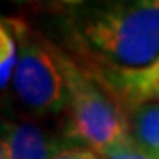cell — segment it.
Returning <instances> with one entry per match:
<instances>
[{
  "mask_svg": "<svg viewBox=\"0 0 159 159\" xmlns=\"http://www.w3.org/2000/svg\"><path fill=\"white\" fill-rule=\"evenodd\" d=\"M56 21L104 75L142 71L159 58V0L63 2Z\"/></svg>",
  "mask_w": 159,
  "mask_h": 159,
  "instance_id": "obj_1",
  "label": "cell"
},
{
  "mask_svg": "<svg viewBox=\"0 0 159 159\" xmlns=\"http://www.w3.org/2000/svg\"><path fill=\"white\" fill-rule=\"evenodd\" d=\"M58 56L63 67L69 109V134L75 142L98 153L132 138L129 121L115 100L102 88L86 69H81L61 48Z\"/></svg>",
  "mask_w": 159,
  "mask_h": 159,
  "instance_id": "obj_2",
  "label": "cell"
},
{
  "mask_svg": "<svg viewBox=\"0 0 159 159\" xmlns=\"http://www.w3.org/2000/svg\"><path fill=\"white\" fill-rule=\"evenodd\" d=\"M17 39V65L12 88L35 115H52L67 107V86L58 46L31 31L25 21L10 19Z\"/></svg>",
  "mask_w": 159,
  "mask_h": 159,
  "instance_id": "obj_3",
  "label": "cell"
},
{
  "mask_svg": "<svg viewBox=\"0 0 159 159\" xmlns=\"http://www.w3.org/2000/svg\"><path fill=\"white\" fill-rule=\"evenodd\" d=\"M0 138L6 148V159H54L58 153L79 146L69 134L54 136L33 123L6 119H0Z\"/></svg>",
  "mask_w": 159,
  "mask_h": 159,
  "instance_id": "obj_4",
  "label": "cell"
},
{
  "mask_svg": "<svg viewBox=\"0 0 159 159\" xmlns=\"http://www.w3.org/2000/svg\"><path fill=\"white\" fill-rule=\"evenodd\" d=\"M107 86L117 92L119 98L127 100L129 104H140V102H159V58L142 71L134 73H115L104 75Z\"/></svg>",
  "mask_w": 159,
  "mask_h": 159,
  "instance_id": "obj_5",
  "label": "cell"
},
{
  "mask_svg": "<svg viewBox=\"0 0 159 159\" xmlns=\"http://www.w3.org/2000/svg\"><path fill=\"white\" fill-rule=\"evenodd\" d=\"M127 121L132 138L144 150L159 155V102L152 100L134 104Z\"/></svg>",
  "mask_w": 159,
  "mask_h": 159,
  "instance_id": "obj_6",
  "label": "cell"
},
{
  "mask_svg": "<svg viewBox=\"0 0 159 159\" xmlns=\"http://www.w3.org/2000/svg\"><path fill=\"white\" fill-rule=\"evenodd\" d=\"M17 65V39L8 17L0 16V90L12 84Z\"/></svg>",
  "mask_w": 159,
  "mask_h": 159,
  "instance_id": "obj_7",
  "label": "cell"
},
{
  "mask_svg": "<svg viewBox=\"0 0 159 159\" xmlns=\"http://www.w3.org/2000/svg\"><path fill=\"white\" fill-rule=\"evenodd\" d=\"M100 155L102 159H159V155L144 150L134 138H130L129 142H125L121 146L111 148V150L102 152Z\"/></svg>",
  "mask_w": 159,
  "mask_h": 159,
  "instance_id": "obj_8",
  "label": "cell"
},
{
  "mask_svg": "<svg viewBox=\"0 0 159 159\" xmlns=\"http://www.w3.org/2000/svg\"><path fill=\"white\" fill-rule=\"evenodd\" d=\"M54 159H102V155L86 146H73L69 150L58 153Z\"/></svg>",
  "mask_w": 159,
  "mask_h": 159,
  "instance_id": "obj_9",
  "label": "cell"
},
{
  "mask_svg": "<svg viewBox=\"0 0 159 159\" xmlns=\"http://www.w3.org/2000/svg\"><path fill=\"white\" fill-rule=\"evenodd\" d=\"M0 159H6V148H4L2 138H0Z\"/></svg>",
  "mask_w": 159,
  "mask_h": 159,
  "instance_id": "obj_10",
  "label": "cell"
}]
</instances>
